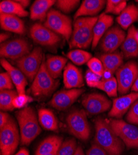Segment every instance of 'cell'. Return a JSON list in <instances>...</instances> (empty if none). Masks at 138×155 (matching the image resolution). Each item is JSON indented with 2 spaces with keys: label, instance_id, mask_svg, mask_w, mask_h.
<instances>
[{
  "label": "cell",
  "instance_id": "26",
  "mask_svg": "<svg viewBox=\"0 0 138 155\" xmlns=\"http://www.w3.org/2000/svg\"><path fill=\"white\" fill-rule=\"evenodd\" d=\"M117 21L122 29H129L134 22H138V8L134 4L128 5L117 18Z\"/></svg>",
  "mask_w": 138,
  "mask_h": 155
},
{
  "label": "cell",
  "instance_id": "9",
  "mask_svg": "<svg viewBox=\"0 0 138 155\" xmlns=\"http://www.w3.org/2000/svg\"><path fill=\"white\" fill-rule=\"evenodd\" d=\"M108 122L128 148H138L137 127L121 119H112Z\"/></svg>",
  "mask_w": 138,
  "mask_h": 155
},
{
  "label": "cell",
  "instance_id": "46",
  "mask_svg": "<svg viewBox=\"0 0 138 155\" xmlns=\"http://www.w3.org/2000/svg\"><path fill=\"white\" fill-rule=\"evenodd\" d=\"M74 155H85L83 149L81 146H78L77 149L76 151H75V153Z\"/></svg>",
  "mask_w": 138,
  "mask_h": 155
},
{
  "label": "cell",
  "instance_id": "25",
  "mask_svg": "<svg viewBox=\"0 0 138 155\" xmlns=\"http://www.w3.org/2000/svg\"><path fill=\"white\" fill-rule=\"evenodd\" d=\"M67 58L58 55H47L45 60L46 68L54 79H56L62 74V71L65 68Z\"/></svg>",
  "mask_w": 138,
  "mask_h": 155
},
{
  "label": "cell",
  "instance_id": "2",
  "mask_svg": "<svg viewBox=\"0 0 138 155\" xmlns=\"http://www.w3.org/2000/svg\"><path fill=\"white\" fill-rule=\"evenodd\" d=\"M16 118L20 129L21 143L28 145L42 132L35 111L32 107L27 106L16 113Z\"/></svg>",
  "mask_w": 138,
  "mask_h": 155
},
{
  "label": "cell",
  "instance_id": "14",
  "mask_svg": "<svg viewBox=\"0 0 138 155\" xmlns=\"http://www.w3.org/2000/svg\"><path fill=\"white\" fill-rule=\"evenodd\" d=\"M32 40L42 46H54L61 41L59 36L40 23L34 24L30 28Z\"/></svg>",
  "mask_w": 138,
  "mask_h": 155
},
{
  "label": "cell",
  "instance_id": "3",
  "mask_svg": "<svg viewBox=\"0 0 138 155\" xmlns=\"http://www.w3.org/2000/svg\"><path fill=\"white\" fill-rule=\"evenodd\" d=\"M57 85V81L48 71L45 60H43L40 69L35 77L30 87L32 94L37 97H48L53 93Z\"/></svg>",
  "mask_w": 138,
  "mask_h": 155
},
{
  "label": "cell",
  "instance_id": "7",
  "mask_svg": "<svg viewBox=\"0 0 138 155\" xmlns=\"http://www.w3.org/2000/svg\"><path fill=\"white\" fill-rule=\"evenodd\" d=\"M43 60L42 48L35 47L30 54L16 60V64L27 78L32 81L40 70Z\"/></svg>",
  "mask_w": 138,
  "mask_h": 155
},
{
  "label": "cell",
  "instance_id": "12",
  "mask_svg": "<svg viewBox=\"0 0 138 155\" xmlns=\"http://www.w3.org/2000/svg\"><path fill=\"white\" fill-rule=\"evenodd\" d=\"M82 105L89 114L97 115L109 110L111 107V101L104 94L92 93L83 97Z\"/></svg>",
  "mask_w": 138,
  "mask_h": 155
},
{
  "label": "cell",
  "instance_id": "18",
  "mask_svg": "<svg viewBox=\"0 0 138 155\" xmlns=\"http://www.w3.org/2000/svg\"><path fill=\"white\" fill-rule=\"evenodd\" d=\"M63 83L68 89H79L84 86V78L81 70L71 63H68L64 69Z\"/></svg>",
  "mask_w": 138,
  "mask_h": 155
},
{
  "label": "cell",
  "instance_id": "6",
  "mask_svg": "<svg viewBox=\"0 0 138 155\" xmlns=\"http://www.w3.org/2000/svg\"><path fill=\"white\" fill-rule=\"evenodd\" d=\"M66 123L68 130L72 135L82 141L89 138L91 128L84 110H74L71 112L66 117Z\"/></svg>",
  "mask_w": 138,
  "mask_h": 155
},
{
  "label": "cell",
  "instance_id": "10",
  "mask_svg": "<svg viewBox=\"0 0 138 155\" xmlns=\"http://www.w3.org/2000/svg\"><path fill=\"white\" fill-rule=\"evenodd\" d=\"M115 74L119 94H127L138 77V64L134 61H128L123 64Z\"/></svg>",
  "mask_w": 138,
  "mask_h": 155
},
{
  "label": "cell",
  "instance_id": "1",
  "mask_svg": "<svg viewBox=\"0 0 138 155\" xmlns=\"http://www.w3.org/2000/svg\"><path fill=\"white\" fill-rule=\"evenodd\" d=\"M96 144L103 148L108 155H121L124 151L125 145L117 135L109 122L102 117L95 120Z\"/></svg>",
  "mask_w": 138,
  "mask_h": 155
},
{
  "label": "cell",
  "instance_id": "49",
  "mask_svg": "<svg viewBox=\"0 0 138 155\" xmlns=\"http://www.w3.org/2000/svg\"><path fill=\"white\" fill-rule=\"evenodd\" d=\"M136 35H137V38L138 39V29H137V32H136Z\"/></svg>",
  "mask_w": 138,
  "mask_h": 155
},
{
  "label": "cell",
  "instance_id": "32",
  "mask_svg": "<svg viewBox=\"0 0 138 155\" xmlns=\"http://www.w3.org/2000/svg\"><path fill=\"white\" fill-rule=\"evenodd\" d=\"M96 88L104 91L110 97H116L118 95V83L116 78L114 76L109 79H102Z\"/></svg>",
  "mask_w": 138,
  "mask_h": 155
},
{
  "label": "cell",
  "instance_id": "27",
  "mask_svg": "<svg viewBox=\"0 0 138 155\" xmlns=\"http://www.w3.org/2000/svg\"><path fill=\"white\" fill-rule=\"evenodd\" d=\"M63 143V138L57 135H52L46 138L37 148L35 155H43L58 150Z\"/></svg>",
  "mask_w": 138,
  "mask_h": 155
},
{
  "label": "cell",
  "instance_id": "30",
  "mask_svg": "<svg viewBox=\"0 0 138 155\" xmlns=\"http://www.w3.org/2000/svg\"><path fill=\"white\" fill-rule=\"evenodd\" d=\"M18 95L14 90L5 89L0 91V108L2 111H11L14 110L13 101Z\"/></svg>",
  "mask_w": 138,
  "mask_h": 155
},
{
  "label": "cell",
  "instance_id": "31",
  "mask_svg": "<svg viewBox=\"0 0 138 155\" xmlns=\"http://www.w3.org/2000/svg\"><path fill=\"white\" fill-rule=\"evenodd\" d=\"M68 58L76 65H82L87 63L92 58V54L82 49L76 48L69 51L67 54Z\"/></svg>",
  "mask_w": 138,
  "mask_h": 155
},
{
  "label": "cell",
  "instance_id": "40",
  "mask_svg": "<svg viewBox=\"0 0 138 155\" xmlns=\"http://www.w3.org/2000/svg\"><path fill=\"white\" fill-rule=\"evenodd\" d=\"M101 77L97 75L96 74L92 72L91 70H87L85 75V80L87 84L91 87H97L98 83L100 81Z\"/></svg>",
  "mask_w": 138,
  "mask_h": 155
},
{
  "label": "cell",
  "instance_id": "24",
  "mask_svg": "<svg viewBox=\"0 0 138 155\" xmlns=\"http://www.w3.org/2000/svg\"><path fill=\"white\" fill-rule=\"evenodd\" d=\"M54 0H37L30 8V16L34 21H45L50 8L55 5Z\"/></svg>",
  "mask_w": 138,
  "mask_h": 155
},
{
  "label": "cell",
  "instance_id": "19",
  "mask_svg": "<svg viewBox=\"0 0 138 155\" xmlns=\"http://www.w3.org/2000/svg\"><path fill=\"white\" fill-rule=\"evenodd\" d=\"M136 32V28L132 25L129 28L128 34L121 46L123 57L127 59L138 57V39Z\"/></svg>",
  "mask_w": 138,
  "mask_h": 155
},
{
  "label": "cell",
  "instance_id": "22",
  "mask_svg": "<svg viewBox=\"0 0 138 155\" xmlns=\"http://www.w3.org/2000/svg\"><path fill=\"white\" fill-rule=\"evenodd\" d=\"M0 24L2 28L8 32L23 34L26 28L23 21L19 17L8 14L0 15Z\"/></svg>",
  "mask_w": 138,
  "mask_h": 155
},
{
  "label": "cell",
  "instance_id": "29",
  "mask_svg": "<svg viewBox=\"0 0 138 155\" xmlns=\"http://www.w3.org/2000/svg\"><path fill=\"white\" fill-rule=\"evenodd\" d=\"M0 13L15 15L18 17H27L28 12L16 1L4 0L0 2Z\"/></svg>",
  "mask_w": 138,
  "mask_h": 155
},
{
  "label": "cell",
  "instance_id": "16",
  "mask_svg": "<svg viewBox=\"0 0 138 155\" xmlns=\"http://www.w3.org/2000/svg\"><path fill=\"white\" fill-rule=\"evenodd\" d=\"M137 99L138 93L136 92H132L115 99L108 112V116L111 118L120 119L130 110L131 106Z\"/></svg>",
  "mask_w": 138,
  "mask_h": 155
},
{
  "label": "cell",
  "instance_id": "23",
  "mask_svg": "<svg viewBox=\"0 0 138 155\" xmlns=\"http://www.w3.org/2000/svg\"><path fill=\"white\" fill-rule=\"evenodd\" d=\"M123 55L118 51L111 53H104L99 57L105 70L114 74L123 65Z\"/></svg>",
  "mask_w": 138,
  "mask_h": 155
},
{
  "label": "cell",
  "instance_id": "45",
  "mask_svg": "<svg viewBox=\"0 0 138 155\" xmlns=\"http://www.w3.org/2000/svg\"><path fill=\"white\" fill-rule=\"evenodd\" d=\"M14 155H29V153L27 149L22 148Z\"/></svg>",
  "mask_w": 138,
  "mask_h": 155
},
{
  "label": "cell",
  "instance_id": "41",
  "mask_svg": "<svg viewBox=\"0 0 138 155\" xmlns=\"http://www.w3.org/2000/svg\"><path fill=\"white\" fill-rule=\"evenodd\" d=\"M86 153L87 155H107V152L95 143L92 144Z\"/></svg>",
  "mask_w": 138,
  "mask_h": 155
},
{
  "label": "cell",
  "instance_id": "17",
  "mask_svg": "<svg viewBox=\"0 0 138 155\" xmlns=\"http://www.w3.org/2000/svg\"><path fill=\"white\" fill-rule=\"evenodd\" d=\"M1 64L9 74L12 83L16 88V91L18 94H26V87L27 85V78L26 76L18 68L12 66L6 58H2Z\"/></svg>",
  "mask_w": 138,
  "mask_h": 155
},
{
  "label": "cell",
  "instance_id": "36",
  "mask_svg": "<svg viewBox=\"0 0 138 155\" xmlns=\"http://www.w3.org/2000/svg\"><path fill=\"white\" fill-rule=\"evenodd\" d=\"M89 70L94 73L102 78L105 72V68L103 63L100 60L96 57H92L87 63Z\"/></svg>",
  "mask_w": 138,
  "mask_h": 155
},
{
  "label": "cell",
  "instance_id": "11",
  "mask_svg": "<svg viewBox=\"0 0 138 155\" xmlns=\"http://www.w3.org/2000/svg\"><path fill=\"white\" fill-rule=\"evenodd\" d=\"M32 45L24 38H16L1 44L2 58L18 60L31 52Z\"/></svg>",
  "mask_w": 138,
  "mask_h": 155
},
{
  "label": "cell",
  "instance_id": "28",
  "mask_svg": "<svg viewBox=\"0 0 138 155\" xmlns=\"http://www.w3.org/2000/svg\"><path fill=\"white\" fill-rule=\"evenodd\" d=\"M39 121L45 130L56 131L58 129V120L54 113L47 109H40L38 112Z\"/></svg>",
  "mask_w": 138,
  "mask_h": 155
},
{
  "label": "cell",
  "instance_id": "21",
  "mask_svg": "<svg viewBox=\"0 0 138 155\" xmlns=\"http://www.w3.org/2000/svg\"><path fill=\"white\" fill-rule=\"evenodd\" d=\"M106 5L104 0H84L74 15V19L85 16H93L101 11Z\"/></svg>",
  "mask_w": 138,
  "mask_h": 155
},
{
  "label": "cell",
  "instance_id": "13",
  "mask_svg": "<svg viewBox=\"0 0 138 155\" xmlns=\"http://www.w3.org/2000/svg\"><path fill=\"white\" fill-rule=\"evenodd\" d=\"M126 34L121 28L115 25L110 28L100 41V48L104 53H111L121 46Z\"/></svg>",
  "mask_w": 138,
  "mask_h": 155
},
{
  "label": "cell",
  "instance_id": "43",
  "mask_svg": "<svg viewBox=\"0 0 138 155\" xmlns=\"http://www.w3.org/2000/svg\"><path fill=\"white\" fill-rule=\"evenodd\" d=\"M10 36L11 34L8 32H2L1 35H0V42L2 44L6 42Z\"/></svg>",
  "mask_w": 138,
  "mask_h": 155
},
{
  "label": "cell",
  "instance_id": "4",
  "mask_svg": "<svg viewBox=\"0 0 138 155\" xmlns=\"http://www.w3.org/2000/svg\"><path fill=\"white\" fill-rule=\"evenodd\" d=\"M98 17H89L87 22L81 26L73 27V31L69 40L71 48L85 49L92 44L94 28Z\"/></svg>",
  "mask_w": 138,
  "mask_h": 155
},
{
  "label": "cell",
  "instance_id": "20",
  "mask_svg": "<svg viewBox=\"0 0 138 155\" xmlns=\"http://www.w3.org/2000/svg\"><path fill=\"white\" fill-rule=\"evenodd\" d=\"M113 24H114V18L111 15H106L104 12L98 16V20L94 28V38L92 44V50L96 48L102 37L111 28Z\"/></svg>",
  "mask_w": 138,
  "mask_h": 155
},
{
  "label": "cell",
  "instance_id": "47",
  "mask_svg": "<svg viewBox=\"0 0 138 155\" xmlns=\"http://www.w3.org/2000/svg\"><path fill=\"white\" fill-rule=\"evenodd\" d=\"M131 90L133 92L138 93V77H137V78L136 79V81L134 82V84L133 85Z\"/></svg>",
  "mask_w": 138,
  "mask_h": 155
},
{
  "label": "cell",
  "instance_id": "39",
  "mask_svg": "<svg viewBox=\"0 0 138 155\" xmlns=\"http://www.w3.org/2000/svg\"><path fill=\"white\" fill-rule=\"evenodd\" d=\"M14 88V84L9 74L6 71L0 74V89H9Z\"/></svg>",
  "mask_w": 138,
  "mask_h": 155
},
{
  "label": "cell",
  "instance_id": "35",
  "mask_svg": "<svg viewBox=\"0 0 138 155\" xmlns=\"http://www.w3.org/2000/svg\"><path fill=\"white\" fill-rule=\"evenodd\" d=\"M78 0H58L56 1L55 6L64 13H70L76 8L79 4Z\"/></svg>",
  "mask_w": 138,
  "mask_h": 155
},
{
  "label": "cell",
  "instance_id": "15",
  "mask_svg": "<svg viewBox=\"0 0 138 155\" xmlns=\"http://www.w3.org/2000/svg\"><path fill=\"white\" fill-rule=\"evenodd\" d=\"M83 89H71L61 90L56 93L49 104L59 110H64L71 106L84 93Z\"/></svg>",
  "mask_w": 138,
  "mask_h": 155
},
{
  "label": "cell",
  "instance_id": "5",
  "mask_svg": "<svg viewBox=\"0 0 138 155\" xmlns=\"http://www.w3.org/2000/svg\"><path fill=\"white\" fill-rule=\"evenodd\" d=\"M45 27L58 35L69 41L72 34V21L69 17L54 9H51L47 15L44 24Z\"/></svg>",
  "mask_w": 138,
  "mask_h": 155
},
{
  "label": "cell",
  "instance_id": "38",
  "mask_svg": "<svg viewBox=\"0 0 138 155\" xmlns=\"http://www.w3.org/2000/svg\"><path fill=\"white\" fill-rule=\"evenodd\" d=\"M126 119L131 124L138 125V99L131 106L127 115Z\"/></svg>",
  "mask_w": 138,
  "mask_h": 155
},
{
  "label": "cell",
  "instance_id": "44",
  "mask_svg": "<svg viewBox=\"0 0 138 155\" xmlns=\"http://www.w3.org/2000/svg\"><path fill=\"white\" fill-rule=\"evenodd\" d=\"M16 2L24 9L29 5L30 2V1H29V0H16Z\"/></svg>",
  "mask_w": 138,
  "mask_h": 155
},
{
  "label": "cell",
  "instance_id": "8",
  "mask_svg": "<svg viewBox=\"0 0 138 155\" xmlns=\"http://www.w3.org/2000/svg\"><path fill=\"white\" fill-rule=\"evenodd\" d=\"M20 136L15 120L12 117L0 132V147L2 155H12L19 145Z\"/></svg>",
  "mask_w": 138,
  "mask_h": 155
},
{
  "label": "cell",
  "instance_id": "34",
  "mask_svg": "<svg viewBox=\"0 0 138 155\" xmlns=\"http://www.w3.org/2000/svg\"><path fill=\"white\" fill-rule=\"evenodd\" d=\"M77 147L76 140L74 138L67 139L61 143L57 155H74Z\"/></svg>",
  "mask_w": 138,
  "mask_h": 155
},
{
  "label": "cell",
  "instance_id": "42",
  "mask_svg": "<svg viewBox=\"0 0 138 155\" xmlns=\"http://www.w3.org/2000/svg\"><path fill=\"white\" fill-rule=\"evenodd\" d=\"M10 117V115L8 113L1 111L0 112V129L3 128L8 124Z\"/></svg>",
  "mask_w": 138,
  "mask_h": 155
},
{
  "label": "cell",
  "instance_id": "33",
  "mask_svg": "<svg viewBox=\"0 0 138 155\" xmlns=\"http://www.w3.org/2000/svg\"><path fill=\"white\" fill-rule=\"evenodd\" d=\"M127 6V2L125 0H108L106 2L104 13L119 16Z\"/></svg>",
  "mask_w": 138,
  "mask_h": 155
},
{
  "label": "cell",
  "instance_id": "50",
  "mask_svg": "<svg viewBox=\"0 0 138 155\" xmlns=\"http://www.w3.org/2000/svg\"><path fill=\"white\" fill-rule=\"evenodd\" d=\"M136 2H137V3H138V0H137V1H136Z\"/></svg>",
  "mask_w": 138,
  "mask_h": 155
},
{
  "label": "cell",
  "instance_id": "48",
  "mask_svg": "<svg viewBox=\"0 0 138 155\" xmlns=\"http://www.w3.org/2000/svg\"><path fill=\"white\" fill-rule=\"evenodd\" d=\"M59 150V149H58ZM58 151H55L54 152H52V153H48V154H43V155H57L58 154Z\"/></svg>",
  "mask_w": 138,
  "mask_h": 155
},
{
  "label": "cell",
  "instance_id": "37",
  "mask_svg": "<svg viewBox=\"0 0 138 155\" xmlns=\"http://www.w3.org/2000/svg\"><path fill=\"white\" fill-rule=\"evenodd\" d=\"M34 101L31 96L26 94H18L13 101V106L14 109H23L27 107V104Z\"/></svg>",
  "mask_w": 138,
  "mask_h": 155
}]
</instances>
